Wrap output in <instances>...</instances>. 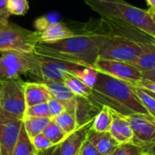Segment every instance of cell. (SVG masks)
Instances as JSON below:
<instances>
[{
	"label": "cell",
	"mask_w": 155,
	"mask_h": 155,
	"mask_svg": "<svg viewBox=\"0 0 155 155\" xmlns=\"http://www.w3.org/2000/svg\"><path fill=\"white\" fill-rule=\"evenodd\" d=\"M31 142L33 143V146L35 148V150L39 153V152H43L45 151L53 146H54L48 139L47 137L44 134H40L36 136H35L34 138L31 139Z\"/></svg>",
	"instance_id": "cell-31"
},
{
	"label": "cell",
	"mask_w": 155,
	"mask_h": 155,
	"mask_svg": "<svg viewBox=\"0 0 155 155\" xmlns=\"http://www.w3.org/2000/svg\"><path fill=\"white\" fill-rule=\"evenodd\" d=\"M134 85V84H133ZM134 92L136 94V95L138 96V98L140 99L141 103L143 104V105L145 107V109L147 110L148 114L155 118V99L150 95L147 92H145L143 88L138 87L136 85H134Z\"/></svg>",
	"instance_id": "cell-27"
},
{
	"label": "cell",
	"mask_w": 155,
	"mask_h": 155,
	"mask_svg": "<svg viewBox=\"0 0 155 155\" xmlns=\"http://www.w3.org/2000/svg\"><path fill=\"white\" fill-rule=\"evenodd\" d=\"M8 23H9V22H8ZM8 23H3V22H0V29H2V28H3L6 24H8Z\"/></svg>",
	"instance_id": "cell-43"
},
{
	"label": "cell",
	"mask_w": 155,
	"mask_h": 155,
	"mask_svg": "<svg viewBox=\"0 0 155 155\" xmlns=\"http://www.w3.org/2000/svg\"><path fill=\"white\" fill-rule=\"evenodd\" d=\"M36 152L33 146L31 139L28 137L24 126H22L17 143L11 155H31Z\"/></svg>",
	"instance_id": "cell-23"
},
{
	"label": "cell",
	"mask_w": 155,
	"mask_h": 155,
	"mask_svg": "<svg viewBox=\"0 0 155 155\" xmlns=\"http://www.w3.org/2000/svg\"><path fill=\"white\" fill-rule=\"evenodd\" d=\"M146 2H147V4L151 9H154L155 10V0H146Z\"/></svg>",
	"instance_id": "cell-39"
},
{
	"label": "cell",
	"mask_w": 155,
	"mask_h": 155,
	"mask_svg": "<svg viewBox=\"0 0 155 155\" xmlns=\"http://www.w3.org/2000/svg\"><path fill=\"white\" fill-rule=\"evenodd\" d=\"M141 72L151 71L155 68V44L145 45L143 52L134 60L128 62Z\"/></svg>",
	"instance_id": "cell-19"
},
{
	"label": "cell",
	"mask_w": 155,
	"mask_h": 155,
	"mask_svg": "<svg viewBox=\"0 0 155 155\" xmlns=\"http://www.w3.org/2000/svg\"><path fill=\"white\" fill-rule=\"evenodd\" d=\"M37 153V152H36ZM37 155H60V148H59V144L54 145L45 151L43 152H39L37 153Z\"/></svg>",
	"instance_id": "cell-37"
},
{
	"label": "cell",
	"mask_w": 155,
	"mask_h": 155,
	"mask_svg": "<svg viewBox=\"0 0 155 155\" xmlns=\"http://www.w3.org/2000/svg\"><path fill=\"white\" fill-rule=\"evenodd\" d=\"M144 47L145 45L125 37L108 34L100 47L99 57L128 63L138 57L143 52Z\"/></svg>",
	"instance_id": "cell-6"
},
{
	"label": "cell",
	"mask_w": 155,
	"mask_h": 155,
	"mask_svg": "<svg viewBox=\"0 0 155 155\" xmlns=\"http://www.w3.org/2000/svg\"><path fill=\"white\" fill-rule=\"evenodd\" d=\"M50 23H52V22H51L49 19H47L46 17L43 16V17L38 18V19L35 21V25L37 31H42V30H44Z\"/></svg>",
	"instance_id": "cell-36"
},
{
	"label": "cell",
	"mask_w": 155,
	"mask_h": 155,
	"mask_svg": "<svg viewBox=\"0 0 155 155\" xmlns=\"http://www.w3.org/2000/svg\"><path fill=\"white\" fill-rule=\"evenodd\" d=\"M134 85H136L138 87L149 90L151 92L155 93V82L154 81H150V80H146V79H142L139 82L133 84Z\"/></svg>",
	"instance_id": "cell-35"
},
{
	"label": "cell",
	"mask_w": 155,
	"mask_h": 155,
	"mask_svg": "<svg viewBox=\"0 0 155 155\" xmlns=\"http://www.w3.org/2000/svg\"><path fill=\"white\" fill-rule=\"evenodd\" d=\"M44 84L46 85L51 96L62 103L66 112L75 116L77 97L66 87L64 82L51 81Z\"/></svg>",
	"instance_id": "cell-13"
},
{
	"label": "cell",
	"mask_w": 155,
	"mask_h": 155,
	"mask_svg": "<svg viewBox=\"0 0 155 155\" xmlns=\"http://www.w3.org/2000/svg\"><path fill=\"white\" fill-rule=\"evenodd\" d=\"M52 119L47 117H31L25 116L23 119V126L30 139L43 134Z\"/></svg>",
	"instance_id": "cell-20"
},
{
	"label": "cell",
	"mask_w": 155,
	"mask_h": 155,
	"mask_svg": "<svg viewBox=\"0 0 155 155\" xmlns=\"http://www.w3.org/2000/svg\"><path fill=\"white\" fill-rule=\"evenodd\" d=\"M7 0H0V22L8 23L9 16L11 15L7 10Z\"/></svg>",
	"instance_id": "cell-34"
},
{
	"label": "cell",
	"mask_w": 155,
	"mask_h": 155,
	"mask_svg": "<svg viewBox=\"0 0 155 155\" xmlns=\"http://www.w3.org/2000/svg\"><path fill=\"white\" fill-rule=\"evenodd\" d=\"M0 155H1V154H0Z\"/></svg>",
	"instance_id": "cell-48"
},
{
	"label": "cell",
	"mask_w": 155,
	"mask_h": 155,
	"mask_svg": "<svg viewBox=\"0 0 155 155\" xmlns=\"http://www.w3.org/2000/svg\"><path fill=\"white\" fill-rule=\"evenodd\" d=\"M53 120L58 124V126L67 135H69L70 134H72L78 128L75 116L66 111H64L62 114H60L59 115L54 117Z\"/></svg>",
	"instance_id": "cell-25"
},
{
	"label": "cell",
	"mask_w": 155,
	"mask_h": 155,
	"mask_svg": "<svg viewBox=\"0 0 155 155\" xmlns=\"http://www.w3.org/2000/svg\"><path fill=\"white\" fill-rule=\"evenodd\" d=\"M43 134L54 145L60 144L67 136V134L58 126V124L53 119L50 121Z\"/></svg>",
	"instance_id": "cell-26"
},
{
	"label": "cell",
	"mask_w": 155,
	"mask_h": 155,
	"mask_svg": "<svg viewBox=\"0 0 155 155\" xmlns=\"http://www.w3.org/2000/svg\"><path fill=\"white\" fill-rule=\"evenodd\" d=\"M107 35V33L99 32L75 33L73 36L56 41H39L34 52L80 66L94 68L99 58L100 47Z\"/></svg>",
	"instance_id": "cell-1"
},
{
	"label": "cell",
	"mask_w": 155,
	"mask_h": 155,
	"mask_svg": "<svg viewBox=\"0 0 155 155\" xmlns=\"http://www.w3.org/2000/svg\"><path fill=\"white\" fill-rule=\"evenodd\" d=\"M63 82L66 87L77 97L88 98L92 93V88L88 87L79 78L70 73L64 77Z\"/></svg>",
	"instance_id": "cell-21"
},
{
	"label": "cell",
	"mask_w": 155,
	"mask_h": 155,
	"mask_svg": "<svg viewBox=\"0 0 155 155\" xmlns=\"http://www.w3.org/2000/svg\"><path fill=\"white\" fill-rule=\"evenodd\" d=\"M142 77H143V79H146V80L154 81L155 82V68L151 70V71L142 72Z\"/></svg>",
	"instance_id": "cell-38"
},
{
	"label": "cell",
	"mask_w": 155,
	"mask_h": 155,
	"mask_svg": "<svg viewBox=\"0 0 155 155\" xmlns=\"http://www.w3.org/2000/svg\"><path fill=\"white\" fill-rule=\"evenodd\" d=\"M78 155H102L99 151L95 148V146L90 143L87 139L86 141L84 143L83 146L80 149V152Z\"/></svg>",
	"instance_id": "cell-33"
},
{
	"label": "cell",
	"mask_w": 155,
	"mask_h": 155,
	"mask_svg": "<svg viewBox=\"0 0 155 155\" xmlns=\"http://www.w3.org/2000/svg\"><path fill=\"white\" fill-rule=\"evenodd\" d=\"M30 74L39 79L40 63L35 52L5 51L0 56V82Z\"/></svg>",
	"instance_id": "cell-4"
},
{
	"label": "cell",
	"mask_w": 155,
	"mask_h": 155,
	"mask_svg": "<svg viewBox=\"0 0 155 155\" xmlns=\"http://www.w3.org/2000/svg\"><path fill=\"white\" fill-rule=\"evenodd\" d=\"M111 111L113 120L109 134L119 144L132 142L134 138V133L127 118L113 110Z\"/></svg>",
	"instance_id": "cell-14"
},
{
	"label": "cell",
	"mask_w": 155,
	"mask_h": 155,
	"mask_svg": "<svg viewBox=\"0 0 155 155\" xmlns=\"http://www.w3.org/2000/svg\"><path fill=\"white\" fill-rule=\"evenodd\" d=\"M47 105H48V109L51 114L52 119L65 111V108L62 104V103H60L58 100H56L53 97H51L49 99V101L47 102Z\"/></svg>",
	"instance_id": "cell-32"
},
{
	"label": "cell",
	"mask_w": 155,
	"mask_h": 155,
	"mask_svg": "<svg viewBox=\"0 0 155 155\" xmlns=\"http://www.w3.org/2000/svg\"><path fill=\"white\" fill-rule=\"evenodd\" d=\"M7 10L10 15H24L29 9L27 0H7Z\"/></svg>",
	"instance_id": "cell-29"
},
{
	"label": "cell",
	"mask_w": 155,
	"mask_h": 155,
	"mask_svg": "<svg viewBox=\"0 0 155 155\" xmlns=\"http://www.w3.org/2000/svg\"><path fill=\"white\" fill-rule=\"evenodd\" d=\"M148 154L150 155H155V147H153V148H152L148 153H147Z\"/></svg>",
	"instance_id": "cell-42"
},
{
	"label": "cell",
	"mask_w": 155,
	"mask_h": 155,
	"mask_svg": "<svg viewBox=\"0 0 155 155\" xmlns=\"http://www.w3.org/2000/svg\"><path fill=\"white\" fill-rule=\"evenodd\" d=\"M143 90H144L145 92H147L150 95H152V96H153V97L155 99V93H153V92H151V91H149V90H146V89H143Z\"/></svg>",
	"instance_id": "cell-41"
},
{
	"label": "cell",
	"mask_w": 155,
	"mask_h": 155,
	"mask_svg": "<svg viewBox=\"0 0 155 155\" xmlns=\"http://www.w3.org/2000/svg\"><path fill=\"white\" fill-rule=\"evenodd\" d=\"M112 111L106 106H103L101 111L94 117L92 124V130L97 133L109 132L112 124Z\"/></svg>",
	"instance_id": "cell-22"
},
{
	"label": "cell",
	"mask_w": 155,
	"mask_h": 155,
	"mask_svg": "<svg viewBox=\"0 0 155 155\" xmlns=\"http://www.w3.org/2000/svg\"><path fill=\"white\" fill-rule=\"evenodd\" d=\"M101 109L102 106L94 104L89 98L77 97L75 110V119L77 123V127L83 126L94 121V117L101 111Z\"/></svg>",
	"instance_id": "cell-16"
},
{
	"label": "cell",
	"mask_w": 155,
	"mask_h": 155,
	"mask_svg": "<svg viewBox=\"0 0 155 155\" xmlns=\"http://www.w3.org/2000/svg\"><path fill=\"white\" fill-rule=\"evenodd\" d=\"M0 87H1V82H0Z\"/></svg>",
	"instance_id": "cell-46"
},
{
	"label": "cell",
	"mask_w": 155,
	"mask_h": 155,
	"mask_svg": "<svg viewBox=\"0 0 155 155\" xmlns=\"http://www.w3.org/2000/svg\"><path fill=\"white\" fill-rule=\"evenodd\" d=\"M26 107L47 103L52 97L46 85L40 82H24Z\"/></svg>",
	"instance_id": "cell-15"
},
{
	"label": "cell",
	"mask_w": 155,
	"mask_h": 155,
	"mask_svg": "<svg viewBox=\"0 0 155 155\" xmlns=\"http://www.w3.org/2000/svg\"><path fill=\"white\" fill-rule=\"evenodd\" d=\"M126 118L134 133L132 143L141 146L147 153L155 146V118L143 114H132Z\"/></svg>",
	"instance_id": "cell-8"
},
{
	"label": "cell",
	"mask_w": 155,
	"mask_h": 155,
	"mask_svg": "<svg viewBox=\"0 0 155 155\" xmlns=\"http://www.w3.org/2000/svg\"><path fill=\"white\" fill-rule=\"evenodd\" d=\"M88 98L94 104L106 106L125 117L135 114H149L131 83L101 72H98L96 83Z\"/></svg>",
	"instance_id": "cell-2"
},
{
	"label": "cell",
	"mask_w": 155,
	"mask_h": 155,
	"mask_svg": "<svg viewBox=\"0 0 155 155\" xmlns=\"http://www.w3.org/2000/svg\"><path fill=\"white\" fill-rule=\"evenodd\" d=\"M148 12L151 14V15H152V17H153V21H154L155 23V11H153L151 9H148Z\"/></svg>",
	"instance_id": "cell-40"
},
{
	"label": "cell",
	"mask_w": 155,
	"mask_h": 155,
	"mask_svg": "<svg viewBox=\"0 0 155 155\" xmlns=\"http://www.w3.org/2000/svg\"><path fill=\"white\" fill-rule=\"evenodd\" d=\"M145 155H150V154H148V153H146V154H145Z\"/></svg>",
	"instance_id": "cell-47"
},
{
	"label": "cell",
	"mask_w": 155,
	"mask_h": 155,
	"mask_svg": "<svg viewBox=\"0 0 155 155\" xmlns=\"http://www.w3.org/2000/svg\"><path fill=\"white\" fill-rule=\"evenodd\" d=\"M26 110L24 82L20 78L1 82L0 113L23 120Z\"/></svg>",
	"instance_id": "cell-5"
},
{
	"label": "cell",
	"mask_w": 155,
	"mask_h": 155,
	"mask_svg": "<svg viewBox=\"0 0 155 155\" xmlns=\"http://www.w3.org/2000/svg\"><path fill=\"white\" fill-rule=\"evenodd\" d=\"M154 147H155V146H154Z\"/></svg>",
	"instance_id": "cell-49"
},
{
	"label": "cell",
	"mask_w": 155,
	"mask_h": 155,
	"mask_svg": "<svg viewBox=\"0 0 155 155\" xmlns=\"http://www.w3.org/2000/svg\"><path fill=\"white\" fill-rule=\"evenodd\" d=\"M79 78L84 84L88 87L93 88L97 80L98 71L93 67H84V66H78L75 68L72 73H70Z\"/></svg>",
	"instance_id": "cell-24"
},
{
	"label": "cell",
	"mask_w": 155,
	"mask_h": 155,
	"mask_svg": "<svg viewBox=\"0 0 155 155\" xmlns=\"http://www.w3.org/2000/svg\"><path fill=\"white\" fill-rule=\"evenodd\" d=\"M87 140L95 146L102 155H111L119 145L109 132L97 133L91 129L88 134Z\"/></svg>",
	"instance_id": "cell-18"
},
{
	"label": "cell",
	"mask_w": 155,
	"mask_h": 155,
	"mask_svg": "<svg viewBox=\"0 0 155 155\" xmlns=\"http://www.w3.org/2000/svg\"><path fill=\"white\" fill-rule=\"evenodd\" d=\"M75 33L65 24L52 22L44 30L38 31V39L42 42H52L73 36Z\"/></svg>",
	"instance_id": "cell-17"
},
{
	"label": "cell",
	"mask_w": 155,
	"mask_h": 155,
	"mask_svg": "<svg viewBox=\"0 0 155 155\" xmlns=\"http://www.w3.org/2000/svg\"><path fill=\"white\" fill-rule=\"evenodd\" d=\"M146 152L139 145L129 142L119 144L111 155H145Z\"/></svg>",
	"instance_id": "cell-28"
},
{
	"label": "cell",
	"mask_w": 155,
	"mask_h": 155,
	"mask_svg": "<svg viewBox=\"0 0 155 155\" xmlns=\"http://www.w3.org/2000/svg\"><path fill=\"white\" fill-rule=\"evenodd\" d=\"M93 121L78 127L74 132L66 136L63 143L59 144L60 155H78L81 147L86 141L88 134L92 129Z\"/></svg>",
	"instance_id": "cell-12"
},
{
	"label": "cell",
	"mask_w": 155,
	"mask_h": 155,
	"mask_svg": "<svg viewBox=\"0 0 155 155\" xmlns=\"http://www.w3.org/2000/svg\"><path fill=\"white\" fill-rule=\"evenodd\" d=\"M94 68L113 77L135 84L143 79L142 72L127 62L98 58Z\"/></svg>",
	"instance_id": "cell-9"
},
{
	"label": "cell",
	"mask_w": 155,
	"mask_h": 155,
	"mask_svg": "<svg viewBox=\"0 0 155 155\" xmlns=\"http://www.w3.org/2000/svg\"><path fill=\"white\" fill-rule=\"evenodd\" d=\"M40 63V75L38 82L46 83L51 81H62L64 77L72 73L80 65L65 61L55 59L50 56L35 54Z\"/></svg>",
	"instance_id": "cell-10"
},
{
	"label": "cell",
	"mask_w": 155,
	"mask_h": 155,
	"mask_svg": "<svg viewBox=\"0 0 155 155\" xmlns=\"http://www.w3.org/2000/svg\"><path fill=\"white\" fill-rule=\"evenodd\" d=\"M39 42L38 31H30L8 23L0 29V53L5 51L34 52Z\"/></svg>",
	"instance_id": "cell-7"
},
{
	"label": "cell",
	"mask_w": 155,
	"mask_h": 155,
	"mask_svg": "<svg viewBox=\"0 0 155 155\" xmlns=\"http://www.w3.org/2000/svg\"><path fill=\"white\" fill-rule=\"evenodd\" d=\"M25 116H31V117H47L51 118V114L48 109L47 103L38 104L33 106L26 107Z\"/></svg>",
	"instance_id": "cell-30"
},
{
	"label": "cell",
	"mask_w": 155,
	"mask_h": 155,
	"mask_svg": "<svg viewBox=\"0 0 155 155\" xmlns=\"http://www.w3.org/2000/svg\"><path fill=\"white\" fill-rule=\"evenodd\" d=\"M101 17L115 18L130 24L155 39V23L148 12L124 0H84Z\"/></svg>",
	"instance_id": "cell-3"
},
{
	"label": "cell",
	"mask_w": 155,
	"mask_h": 155,
	"mask_svg": "<svg viewBox=\"0 0 155 155\" xmlns=\"http://www.w3.org/2000/svg\"><path fill=\"white\" fill-rule=\"evenodd\" d=\"M149 9H151V8H149ZM151 10H153V11H155L154 9H151Z\"/></svg>",
	"instance_id": "cell-45"
},
{
	"label": "cell",
	"mask_w": 155,
	"mask_h": 155,
	"mask_svg": "<svg viewBox=\"0 0 155 155\" xmlns=\"http://www.w3.org/2000/svg\"><path fill=\"white\" fill-rule=\"evenodd\" d=\"M22 126L23 120L0 113V154H12Z\"/></svg>",
	"instance_id": "cell-11"
},
{
	"label": "cell",
	"mask_w": 155,
	"mask_h": 155,
	"mask_svg": "<svg viewBox=\"0 0 155 155\" xmlns=\"http://www.w3.org/2000/svg\"><path fill=\"white\" fill-rule=\"evenodd\" d=\"M31 155H37V153H36V152H35L34 153H32V154H31Z\"/></svg>",
	"instance_id": "cell-44"
}]
</instances>
